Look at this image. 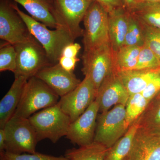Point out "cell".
<instances>
[{"label":"cell","mask_w":160,"mask_h":160,"mask_svg":"<svg viewBox=\"0 0 160 160\" xmlns=\"http://www.w3.org/2000/svg\"><path fill=\"white\" fill-rule=\"evenodd\" d=\"M145 26L137 18L129 12L128 29L123 46L142 47L145 45Z\"/></svg>","instance_id":"cell-25"},{"label":"cell","mask_w":160,"mask_h":160,"mask_svg":"<svg viewBox=\"0 0 160 160\" xmlns=\"http://www.w3.org/2000/svg\"><path fill=\"white\" fill-rule=\"evenodd\" d=\"M17 68V54L14 46L7 42L0 48V71H9L13 73Z\"/></svg>","instance_id":"cell-27"},{"label":"cell","mask_w":160,"mask_h":160,"mask_svg":"<svg viewBox=\"0 0 160 160\" xmlns=\"http://www.w3.org/2000/svg\"><path fill=\"white\" fill-rule=\"evenodd\" d=\"M144 26L146 32L145 45L148 46L160 60V30Z\"/></svg>","instance_id":"cell-30"},{"label":"cell","mask_w":160,"mask_h":160,"mask_svg":"<svg viewBox=\"0 0 160 160\" xmlns=\"http://www.w3.org/2000/svg\"><path fill=\"white\" fill-rule=\"evenodd\" d=\"M135 122L140 128L160 133V92L149 101L143 113Z\"/></svg>","instance_id":"cell-20"},{"label":"cell","mask_w":160,"mask_h":160,"mask_svg":"<svg viewBox=\"0 0 160 160\" xmlns=\"http://www.w3.org/2000/svg\"><path fill=\"white\" fill-rule=\"evenodd\" d=\"M126 160V159H125V160Z\"/></svg>","instance_id":"cell-38"},{"label":"cell","mask_w":160,"mask_h":160,"mask_svg":"<svg viewBox=\"0 0 160 160\" xmlns=\"http://www.w3.org/2000/svg\"><path fill=\"white\" fill-rule=\"evenodd\" d=\"M160 92V73L151 81L142 94L149 102Z\"/></svg>","instance_id":"cell-31"},{"label":"cell","mask_w":160,"mask_h":160,"mask_svg":"<svg viewBox=\"0 0 160 160\" xmlns=\"http://www.w3.org/2000/svg\"><path fill=\"white\" fill-rule=\"evenodd\" d=\"M59 97L36 77L27 81L14 116L29 118L39 110L58 103Z\"/></svg>","instance_id":"cell-3"},{"label":"cell","mask_w":160,"mask_h":160,"mask_svg":"<svg viewBox=\"0 0 160 160\" xmlns=\"http://www.w3.org/2000/svg\"><path fill=\"white\" fill-rule=\"evenodd\" d=\"M126 160H160V133L138 127Z\"/></svg>","instance_id":"cell-15"},{"label":"cell","mask_w":160,"mask_h":160,"mask_svg":"<svg viewBox=\"0 0 160 160\" xmlns=\"http://www.w3.org/2000/svg\"><path fill=\"white\" fill-rule=\"evenodd\" d=\"M160 68V60L148 46L141 47L136 67L134 69Z\"/></svg>","instance_id":"cell-28"},{"label":"cell","mask_w":160,"mask_h":160,"mask_svg":"<svg viewBox=\"0 0 160 160\" xmlns=\"http://www.w3.org/2000/svg\"><path fill=\"white\" fill-rule=\"evenodd\" d=\"M126 106L119 104L98 115L94 142L110 148L129 128L126 123Z\"/></svg>","instance_id":"cell-5"},{"label":"cell","mask_w":160,"mask_h":160,"mask_svg":"<svg viewBox=\"0 0 160 160\" xmlns=\"http://www.w3.org/2000/svg\"><path fill=\"white\" fill-rule=\"evenodd\" d=\"M130 96L123 85L117 73L112 72L104 80L97 93L95 101L99 112H105L112 106L122 104L126 106Z\"/></svg>","instance_id":"cell-13"},{"label":"cell","mask_w":160,"mask_h":160,"mask_svg":"<svg viewBox=\"0 0 160 160\" xmlns=\"http://www.w3.org/2000/svg\"><path fill=\"white\" fill-rule=\"evenodd\" d=\"M93 1L52 0L54 16L58 27L67 30L75 39L83 35L84 30L80 27V23Z\"/></svg>","instance_id":"cell-8"},{"label":"cell","mask_w":160,"mask_h":160,"mask_svg":"<svg viewBox=\"0 0 160 160\" xmlns=\"http://www.w3.org/2000/svg\"><path fill=\"white\" fill-rule=\"evenodd\" d=\"M25 8L35 20L47 27H58L55 18L52 0H12Z\"/></svg>","instance_id":"cell-19"},{"label":"cell","mask_w":160,"mask_h":160,"mask_svg":"<svg viewBox=\"0 0 160 160\" xmlns=\"http://www.w3.org/2000/svg\"><path fill=\"white\" fill-rule=\"evenodd\" d=\"M99 112L98 104L95 100L82 114L72 122L66 136L67 138L79 146L94 142Z\"/></svg>","instance_id":"cell-12"},{"label":"cell","mask_w":160,"mask_h":160,"mask_svg":"<svg viewBox=\"0 0 160 160\" xmlns=\"http://www.w3.org/2000/svg\"><path fill=\"white\" fill-rule=\"evenodd\" d=\"M107 150L102 144L93 142L78 148L67 149L65 157L68 160H105Z\"/></svg>","instance_id":"cell-23"},{"label":"cell","mask_w":160,"mask_h":160,"mask_svg":"<svg viewBox=\"0 0 160 160\" xmlns=\"http://www.w3.org/2000/svg\"><path fill=\"white\" fill-rule=\"evenodd\" d=\"M102 6L108 13L114 9L124 7L123 0H95Z\"/></svg>","instance_id":"cell-33"},{"label":"cell","mask_w":160,"mask_h":160,"mask_svg":"<svg viewBox=\"0 0 160 160\" xmlns=\"http://www.w3.org/2000/svg\"><path fill=\"white\" fill-rule=\"evenodd\" d=\"M3 128L6 136L5 151L16 154L36 152L37 136L29 118L13 116Z\"/></svg>","instance_id":"cell-6"},{"label":"cell","mask_w":160,"mask_h":160,"mask_svg":"<svg viewBox=\"0 0 160 160\" xmlns=\"http://www.w3.org/2000/svg\"><path fill=\"white\" fill-rule=\"evenodd\" d=\"M6 136L4 128L0 129V152L5 151L6 149Z\"/></svg>","instance_id":"cell-35"},{"label":"cell","mask_w":160,"mask_h":160,"mask_svg":"<svg viewBox=\"0 0 160 160\" xmlns=\"http://www.w3.org/2000/svg\"><path fill=\"white\" fill-rule=\"evenodd\" d=\"M97 90L87 77L72 91L61 97L58 102L60 108L72 122L77 119L95 100Z\"/></svg>","instance_id":"cell-11"},{"label":"cell","mask_w":160,"mask_h":160,"mask_svg":"<svg viewBox=\"0 0 160 160\" xmlns=\"http://www.w3.org/2000/svg\"><path fill=\"white\" fill-rule=\"evenodd\" d=\"M157 2H160V0H136L134 5L139 3Z\"/></svg>","instance_id":"cell-37"},{"label":"cell","mask_w":160,"mask_h":160,"mask_svg":"<svg viewBox=\"0 0 160 160\" xmlns=\"http://www.w3.org/2000/svg\"><path fill=\"white\" fill-rule=\"evenodd\" d=\"M79 59L77 57L69 58L61 56L59 60L58 63L61 67L66 71L73 72L76 65Z\"/></svg>","instance_id":"cell-32"},{"label":"cell","mask_w":160,"mask_h":160,"mask_svg":"<svg viewBox=\"0 0 160 160\" xmlns=\"http://www.w3.org/2000/svg\"><path fill=\"white\" fill-rule=\"evenodd\" d=\"M83 21L85 27L83 34L84 51L110 45L108 12L102 5L93 0Z\"/></svg>","instance_id":"cell-4"},{"label":"cell","mask_w":160,"mask_h":160,"mask_svg":"<svg viewBox=\"0 0 160 160\" xmlns=\"http://www.w3.org/2000/svg\"><path fill=\"white\" fill-rule=\"evenodd\" d=\"M28 79L22 76L15 77L9 91L0 102V128L5 127L6 123L14 115L22 98Z\"/></svg>","instance_id":"cell-18"},{"label":"cell","mask_w":160,"mask_h":160,"mask_svg":"<svg viewBox=\"0 0 160 160\" xmlns=\"http://www.w3.org/2000/svg\"><path fill=\"white\" fill-rule=\"evenodd\" d=\"M141 47L123 46L113 52V62L116 72L134 69L137 65Z\"/></svg>","instance_id":"cell-24"},{"label":"cell","mask_w":160,"mask_h":160,"mask_svg":"<svg viewBox=\"0 0 160 160\" xmlns=\"http://www.w3.org/2000/svg\"><path fill=\"white\" fill-rule=\"evenodd\" d=\"M33 37L17 11L8 0L0 2V38L15 46Z\"/></svg>","instance_id":"cell-10"},{"label":"cell","mask_w":160,"mask_h":160,"mask_svg":"<svg viewBox=\"0 0 160 160\" xmlns=\"http://www.w3.org/2000/svg\"><path fill=\"white\" fill-rule=\"evenodd\" d=\"M138 127V126L135 122L131 125L125 134L108 149L105 160H124L126 158L131 149Z\"/></svg>","instance_id":"cell-22"},{"label":"cell","mask_w":160,"mask_h":160,"mask_svg":"<svg viewBox=\"0 0 160 160\" xmlns=\"http://www.w3.org/2000/svg\"><path fill=\"white\" fill-rule=\"evenodd\" d=\"M0 158L1 160H68L65 156L58 157L37 152L16 154L5 151L0 152Z\"/></svg>","instance_id":"cell-29"},{"label":"cell","mask_w":160,"mask_h":160,"mask_svg":"<svg viewBox=\"0 0 160 160\" xmlns=\"http://www.w3.org/2000/svg\"><path fill=\"white\" fill-rule=\"evenodd\" d=\"M149 102L142 93L129 96L126 106V123L128 129L143 113Z\"/></svg>","instance_id":"cell-26"},{"label":"cell","mask_w":160,"mask_h":160,"mask_svg":"<svg viewBox=\"0 0 160 160\" xmlns=\"http://www.w3.org/2000/svg\"><path fill=\"white\" fill-rule=\"evenodd\" d=\"M81 49V46L78 43H70L63 49L62 56L69 58L77 57L78 53Z\"/></svg>","instance_id":"cell-34"},{"label":"cell","mask_w":160,"mask_h":160,"mask_svg":"<svg viewBox=\"0 0 160 160\" xmlns=\"http://www.w3.org/2000/svg\"><path fill=\"white\" fill-rule=\"evenodd\" d=\"M136 0H123L124 7L129 10L134 6Z\"/></svg>","instance_id":"cell-36"},{"label":"cell","mask_w":160,"mask_h":160,"mask_svg":"<svg viewBox=\"0 0 160 160\" xmlns=\"http://www.w3.org/2000/svg\"><path fill=\"white\" fill-rule=\"evenodd\" d=\"M29 119L36 132L38 142L48 139L53 143L66 136L71 123L58 103L38 111Z\"/></svg>","instance_id":"cell-2"},{"label":"cell","mask_w":160,"mask_h":160,"mask_svg":"<svg viewBox=\"0 0 160 160\" xmlns=\"http://www.w3.org/2000/svg\"><path fill=\"white\" fill-rule=\"evenodd\" d=\"M12 6L26 23L32 35L42 46L51 63H58L63 49L74 42V38L62 27L50 30L46 25L20 10L16 4H12Z\"/></svg>","instance_id":"cell-1"},{"label":"cell","mask_w":160,"mask_h":160,"mask_svg":"<svg viewBox=\"0 0 160 160\" xmlns=\"http://www.w3.org/2000/svg\"><path fill=\"white\" fill-rule=\"evenodd\" d=\"M128 11L144 26L160 30V2L136 4Z\"/></svg>","instance_id":"cell-21"},{"label":"cell","mask_w":160,"mask_h":160,"mask_svg":"<svg viewBox=\"0 0 160 160\" xmlns=\"http://www.w3.org/2000/svg\"><path fill=\"white\" fill-rule=\"evenodd\" d=\"M129 96L142 93L153 79L160 73V68L132 69L117 72Z\"/></svg>","instance_id":"cell-17"},{"label":"cell","mask_w":160,"mask_h":160,"mask_svg":"<svg viewBox=\"0 0 160 160\" xmlns=\"http://www.w3.org/2000/svg\"><path fill=\"white\" fill-rule=\"evenodd\" d=\"M14 47L17 54L15 77L22 76L29 79L43 68L52 64L42 46L34 37Z\"/></svg>","instance_id":"cell-7"},{"label":"cell","mask_w":160,"mask_h":160,"mask_svg":"<svg viewBox=\"0 0 160 160\" xmlns=\"http://www.w3.org/2000/svg\"><path fill=\"white\" fill-rule=\"evenodd\" d=\"M129 12L124 7L108 13V30L110 45L116 52L122 47L129 23Z\"/></svg>","instance_id":"cell-16"},{"label":"cell","mask_w":160,"mask_h":160,"mask_svg":"<svg viewBox=\"0 0 160 160\" xmlns=\"http://www.w3.org/2000/svg\"><path fill=\"white\" fill-rule=\"evenodd\" d=\"M82 72L89 78L97 90L108 76L115 72L113 62V52L111 46H106L84 51L82 55Z\"/></svg>","instance_id":"cell-9"},{"label":"cell","mask_w":160,"mask_h":160,"mask_svg":"<svg viewBox=\"0 0 160 160\" xmlns=\"http://www.w3.org/2000/svg\"><path fill=\"white\" fill-rule=\"evenodd\" d=\"M60 97L69 93L81 82L73 72L63 69L58 63L43 68L35 76Z\"/></svg>","instance_id":"cell-14"}]
</instances>
